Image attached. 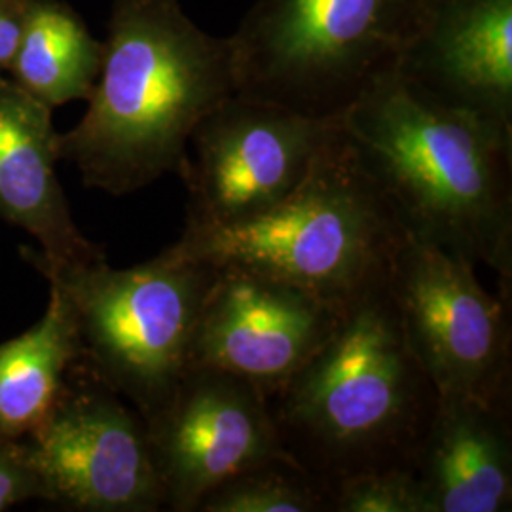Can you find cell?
<instances>
[{
	"mask_svg": "<svg viewBox=\"0 0 512 512\" xmlns=\"http://www.w3.org/2000/svg\"><path fill=\"white\" fill-rule=\"evenodd\" d=\"M198 512H330L329 492L293 459H274L220 484Z\"/></svg>",
	"mask_w": 512,
	"mask_h": 512,
	"instance_id": "obj_17",
	"label": "cell"
},
{
	"mask_svg": "<svg viewBox=\"0 0 512 512\" xmlns=\"http://www.w3.org/2000/svg\"><path fill=\"white\" fill-rule=\"evenodd\" d=\"M23 442L50 503L84 512L165 507L147 423L90 372L76 385L65 384L48 416Z\"/></svg>",
	"mask_w": 512,
	"mask_h": 512,
	"instance_id": "obj_9",
	"label": "cell"
},
{
	"mask_svg": "<svg viewBox=\"0 0 512 512\" xmlns=\"http://www.w3.org/2000/svg\"><path fill=\"white\" fill-rule=\"evenodd\" d=\"M397 73L448 107L512 129V0H429Z\"/></svg>",
	"mask_w": 512,
	"mask_h": 512,
	"instance_id": "obj_12",
	"label": "cell"
},
{
	"mask_svg": "<svg viewBox=\"0 0 512 512\" xmlns=\"http://www.w3.org/2000/svg\"><path fill=\"white\" fill-rule=\"evenodd\" d=\"M410 469L425 512L512 511V406L439 397Z\"/></svg>",
	"mask_w": 512,
	"mask_h": 512,
	"instance_id": "obj_14",
	"label": "cell"
},
{
	"mask_svg": "<svg viewBox=\"0 0 512 512\" xmlns=\"http://www.w3.org/2000/svg\"><path fill=\"white\" fill-rule=\"evenodd\" d=\"M266 399L281 448L329 494L353 476L410 469L439 406L389 283L342 308L325 342Z\"/></svg>",
	"mask_w": 512,
	"mask_h": 512,
	"instance_id": "obj_3",
	"label": "cell"
},
{
	"mask_svg": "<svg viewBox=\"0 0 512 512\" xmlns=\"http://www.w3.org/2000/svg\"><path fill=\"white\" fill-rule=\"evenodd\" d=\"M105 44L78 14L57 0H33L8 71L50 109L88 99L103 67Z\"/></svg>",
	"mask_w": 512,
	"mask_h": 512,
	"instance_id": "obj_16",
	"label": "cell"
},
{
	"mask_svg": "<svg viewBox=\"0 0 512 512\" xmlns=\"http://www.w3.org/2000/svg\"><path fill=\"white\" fill-rule=\"evenodd\" d=\"M429 0H256L230 35L236 93L340 120L399 69Z\"/></svg>",
	"mask_w": 512,
	"mask_h": 512,
	"instance_id": "obj_6",
	"label": "cell"
},
{
	"mask_svg": "<svg viewBox=\"0 0 512 512\" xmlns=\"http://www.w3.org/2000/svg\"><path fill=\"white\" fill-rule=\"evenodd\" d=\"M408 238L342 126L291 196L255 219L184 226L177 255L268 275L342 310L389 283Z\"/></svg>",
	"mask_w": 512,
	"mask_h": 512,
	"instance_id": "obj_4",
	"label": "cell"
},
{
	"mask_svg": "<svg viewBox=\"0 0 512 512\" xmlns=\"http://www.w3.org/2000/svg\"><path fill=\"white\" fill-rule=\"evenodd\" d=\"M31 499H44V490L27 456L25 442L0 439V512Z\"/></svg>",
	"mask_w": 512,
	"mask_h": 512,
	"instance_id": "obj_19",
	"label": "cell"
},
{
	"mask_svg": "<svg viewBox=\"0 0 512 512\" xmlns=\"http://www.w3.org/2000/svg\"><path fill=\"white\" fill-rule=\"evenodd\" d=\"M330 512H425L412 469L393 467L353 476L329 494Z\"/></svg>",
	"mask_w": 512,
	"mask_h": 512,
	"instance_id": "obj_18",
	"label": "cell"
},
{
	"mask_svg": "<svg viewBox=\"0 0 512 512\" xmlns=\"http://www.w3.org/2000/svg\"><path fill=\"white\" fill-rule=\"evenodd\" d=\"M57 160L52 109L0 76V219L37 239L38 253L55 264L103 260L105 251L73 220Z\"/></svg>",
	"mask_w": 512,
	"mask_h": 512,
	"instance_id": "obj_13",
	"label": "cell"
},
{
	"mask_svg": "<svg viewBox=\"0 0 512 512\" xmlns=\"http://www.w3.org/2000/svg\"><path fill=\"white\" fill-rule=\"evenodd\" d=\"M190 344V368H211L264 393L310 359L340 310L285 281L217 266Z\"/></svg>",
	"mask_w": 512,
	"mask_h": 512,
	"instance_id": "obj_11",
	"label": "cell"
},
{
	"mask_svg": "<svg viewBox=\"0 0 512 512\" xmlns=\"http://www.w3.org/2000/svg\"><path fill=\"white\" fill-rule=\"evenodd\" d=\"M340 126L408 238L486 266L512 300V129L397 71L370 84Z\"/></svg>",
	"mask_w": 512,
	"mask_h": 512,
	"instance_id": "obj_1",
	"label": "cell"
},
{
	"mask_svg": "<svg viewBox=\"0 0 512 512\" xmlns=\"http://www.w3.org/2000/svg\"><path fill=\"white\" fill-rule=\"evenodd\" d=\"M80 361L73 310L50 285L48 306L37 325L0 344V439L21 440L33 433Z\"/></svg>",
	"mask_w": 512,
	"mask_h": 512,
	"instance_id": "obj_15",
	"label": "cell"
},
{
	"mask_svg": "<svg viewBox=\"0 0 512 512\" xmlns=\"http://www.w3.org/2000/svg\"><path fill=\"white\" fill-rule=\"evenodd\" d=\"M33 0H0V71H8Z\"/></svg>",
	"mask_w": 512,
	"mask_h": 512,
	"instance_id": "obj_20",
	"label": "cell"
},
{
	"mask_svg": "<svg viewBox=\"0 0 512 512\" xmlns=\"http://www.w3.org/2000/svg\"><path fill=\"white\" fill-rule=\"evenodd\" d=\"M234 93L230 38L207 35L177 0H114L90 107L59 135V158L90 188L137 192L181 173L194 129Z\"/></svg>",
	"mask_w": 512,
	"mask_h": 512,
	"instance_id": "obj_2",
	"label": "cell"
},
{
	"mask_svg": "<svg viewBox=\"0 0 512 512\" xmlns=\"http://www.w3.org/2000/svg\"><path fill=\"white\" fill-rule=\"evenodd\" d=\"M145 423L165 507L173 512H198L226 480L289 458L266 393L211 368H188L164 408Z\"/></svg>",
	"mask_w": 512,
	"mask_h": 512,
	"instance_id": "obj_10",
	"label": "cell"
},
{
	"mask_svg": "<svg viewBox=\"0 0 512 512\" xmlns=\"http://www.w3.org/2000/svg\"><path fill=\"white\" fill-rule=\"evenodd\" d=\"M340 120L234 93L190 137L181 169L184 226H228L255 219L291 196L310 173Z\"/></svg>",
	"mask_w": 512,
	"mask_h": 512,
	"instance_id": "obj_8",
	"label": "cell"
},
{
	"mask_svg": "<svg viewBox=\"0 0 512 512\" xmlns=\"http://www.w3.org/2000/svg\"><path fill=\"white\" fill-rule=\"evenodd\" d=\"M475 270L463 256L406 238L389 293L439 397L512 406L511 300L486 291Z\"/></svg>",
	"mask_w": 512,
	"mask_h": 512,
	"instance_id": "obj_7",
	"label": "cell"
},
{
	"mask_svg": "<svg viewBox=\"0 0 512 512\" xmlns=\"http://www.w3.org/2000/svg\"><path fill=\"white\" fill-rule=\"evenodd\" d=\"M23 258L67 298L82 344L80 365L147 421L190 368V344L217 266L169 247L126 270L103 260L55 264L38 249Z\"/></svg>",
	"mask_w": 512,
	"mask_h": 512,
	"instance_id": "obj_5",
	"label": "cell"
}]
</instances>
